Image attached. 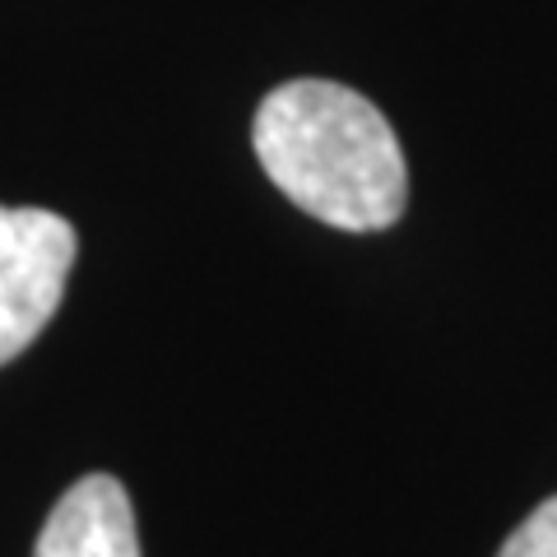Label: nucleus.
I'll list each match as a JSON object with an SVG mask.
<instances>
[{
	"instance_id": "nucleus-1",
	"label": "nucleus",
	"mask_w": 557,
	"mask_h": 557,
	"mask_svg": "<svg viewBox=\"0 0 557 557\" xmlns=\"http://www.w3.org/2000/svg\"><path fill=\"white\" fill-rule=\"evenodd\" d=\"M251 145L265 177L330 228L381 233L409 205V168L391 121L348 84H278L256 108Z\"/></svg>"
},
{
	"instance_id": "nucleus-2",
	"label": "nucleus",
	"mask_w": 557,
	"mask_h": 557,
	"mask_svg": "<svg viewBox=\"0 0 557 557\" xmlns=\"http://www.w3.org/2000/svg\"><path fill=\"white\" fill-rule=\"evenodd\" d=\"M75 251L79 237L70 219L33 205H0V368L57 317Z\"/></svg>"
},
{
	"instance_id": "nucleus-3",
	"label": "nucleus",
	"mask_w": 557,
	"mask_h": 557,
	"mask_svg": "<svg viewBox=\"0 0 557 557\" xmlns=\"http://www.w3.org/2000/svg\"><path fill=\"white\" fill-rule=\"evenodd\" d=\"M33 557H139L131 497L112 474H84L51 507Z\"/></svg>"
},
{
	"instance_id": "nucleus-4",
	"label": "nucleus",
	"mask_w": 557,
	"mask_h": 557,
	"mask_svg": "<svg viewBox=\"0 0 557 557\" xmlns=\"http://www.w3.org/2000/svg\"><path fill=\"white\" fill-rule=\"evenodd\" d=\"M497 557H557V497H548L544 507H534L520 520Z\"/></svg>"
}]
</instances>
